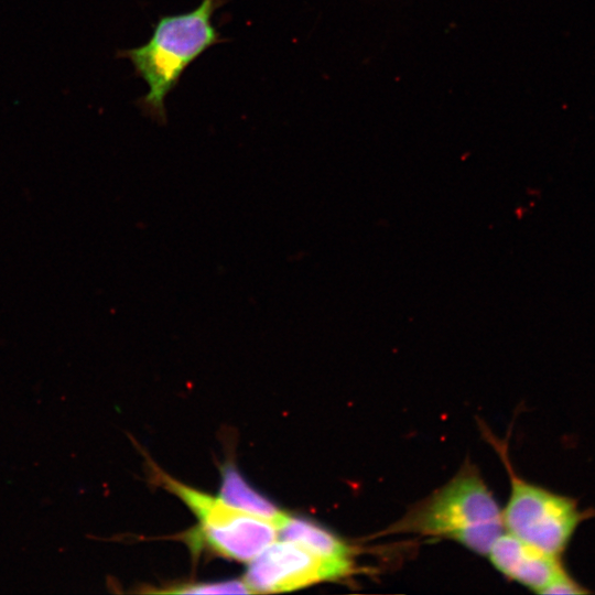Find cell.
<instances>
[{"label": "cell", "mask_w": 595, "mask_h": 595, "mask_svg": "<svg viewBox=\"0 0 595 595\" xmlns=\"http://www.w3.org/2000/svg\"><path fill=\"white\" fill-rule=\"evenodd\" d=\"M225 1L202 0L190 12L161 17L144 45L117 52V57L129 60L134 74L147 83L149 90L138 105L156 122L166 121L165 97L178 84L187 66L224 41L212 18Z\"/></svg>", "instance_id": "cell-1"}, {"label": "cell", "mask_w": 595, "mask_h": 595, "mask_svg": "<svg viewBox=\"0 0 595 595\" xmlns=\"http://www.w3.org/2000/svg\"><path fill=\"white\" fill-rule=\"evenodd\" d=\"M505 531L501 509L470 464L444 486L423 499L385 533H415L455 541L487 555Z\"/></svg>", "instance_id": "cell-2"}, {"label": "cell", "mask_w": 595, "mask_h": 595, "mask_svg": "<svg viewBox=\"0 0 595 595\" xmlns=\"http://www.w3.org/2000/svg\"><path fill=\"white\" fill-rule=\"evenodd\" d=\"M510 477V495L501 510L504 529L518 539L562 558L582 522L595 513L582 510L575 498L558 494L518 476L502 447Z\"/></svg>", "instance_id": "cell-3"}, {"label": "cell", "mask_w": 595, "mask_h": 595, "mask_svg": "<svg viewBox=\"0 0 595 595\" xmlns=\"http://www.w3.org/2000/svg\"><path fill=\"white\" fill-rule=\"evenodd\" d=\"M155 480L178 497L196 516L198 528L191 542L204 543L215 553L230 560L251 561L278 538L273 522L230 507L154 468Z\"/></svg>", "instance_id": "cell-4"}, {"label": "cell", "mask_w": 595, "mask_h": 595, "mask_svg": "<svg viewBox=\"0 0 595 595\" xmlns=\"http://www.w3.org/2000/svg\"><path fill=\"white\" fill-rule=\"evenodd\" d=\"M353 572L354 561L327 559L292 541L275 540L250 561L244 581L251 593H281Z\"/></svg>", "instance_id": "cell-5"}, {"label": "cell", "mask_w": 595, "mask_h": 595, "mask_svg": "<svg viewBox=\"0 0 595 595\" xmlns=\"http://www.w3.org/2000/svg\"><path fill=\"white\" fill-rule=\"evenodd\" d=\"M487 555L502 575L539 594L565 570L562 558L551 555L506 531L495 540Z\"/></svg>", "instance_id": "cell-6"}, {"label": "cell", "mask_w": 595, "mask_h": 595, "mask_svg": "<svg viewBox=\"0 0 595 595\" xmlns=\"http://www.w3.org/2000/svg\"><path fill=\"white\" fill-rule=\"evenodd\" d=\"M278 537L327 559L354 561V549L334 533L310 520L285 513L275 524Z\"/></svg>", "instance_id": "cell-7"}, {"label": "cell", "mask_w": 595, "mask_h": 595, "mask_svg": "<svg viewBox=\"0 0 595 595\" xmlns=\"http://www.w3.org/2000/svg\"><path fill=\"white\" fill-rule=\"evenodd\" d=\"M219 497L230 507L274 524L286 513L251 487L231 463L221 466Z\"/></svg>", "instance_id": "cell-8"}, {"label": "cell", "mask_w": 595, "mask_h": 595, "mask_svg": "<svg viewBox=\"0 0 595 595\" xmlns=\"http://www.w3.org/2000/svg\"><path fill=\"white\" fill-rule=\"evenodd\" d=\"M154 593L163 594H251L250 588L240 580L185 583L174 585L164 589H156Z\"/></svg>", "instance_id": "cell-9"}, {"label": "cell", "mask_w": 595, "mask_h": 595, "mask_svg": "<svg viewBox=\"0 0 595 595\" xmlns=\"http://www.w3.org/2000/svg\"><path fill=\"white\" fill-rule=\"evenodd\" d=\"M589 589L580 584L566 571H562L554 577L540 593L541 595H558V594H587Z\"/></svg>", "instance_id": "cell-10"}]
</instances>
